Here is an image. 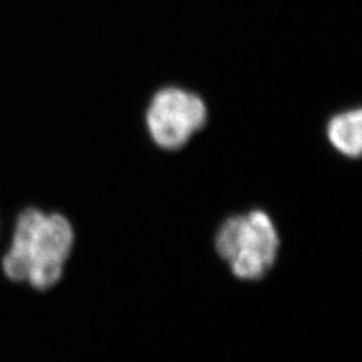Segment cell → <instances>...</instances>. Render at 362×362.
<instances>
[{
    "mask_svg": "<svg viewBox=\"0 0 362 362\" xmlns=\"http://www.w3.org/2000/svg\"><path fill=\"white\" fill-rule=\"evenodd\" d=\"M206 121L207 107L203 100L196 94L175 88L158 91L146 115L151 137L165 149H176L187 144Z\"/></svg>",
    "mask_w": 362,
    "mask_h": 362,
    "instance_id": "3",
    "label": "cell"
},
{
    "mask_svg": "<svg viewBox=\"0 0 362 362\" xmlns=\"http://www.w3.org/2000/svg\"><path fill=\"white\" fill-rule=\"evenodd\" d=\"M361 110L357 109L338 115L329 122V140L342 155L358 157L361 153Z\"/></svg>",
    "mask_w": 362,
    "mask_h": 362,
    "instance_id": "4",
    "label": "cell"
},
{
    "mask_svg": "<svg viewBox=\"0 0 362 362\" xmlns=\"http://www.w3.org/2000/svg\"><path fill=\"white\" fill-rule=\"evenodd\" d=\"M74 245L71 223L61 214L26 208L18 216L13 242L1 260L6 276L37 290L59 282Z\"/></svg>",
    "mask_w": 362,
    "mask_h": 362,
    "instance_id": "1",
    "label": "cell"
},
{
    "mask_svg": "<svg viewBox=\"0 0 362 362\" xmlns=\"http://www.w3.org/2000/svg\"><path fill=\"white\" fill-rule=\"evenodd\" d=\"M215 246L236 278L257 281L275 264L279 235L272 218L254 209L226 220L216 233Z\"/></svg>",
    "mask_w": 362,
    "mask_h": 362,
    "instance_id": "2",
    "label": "cell"
}]
</instances>
